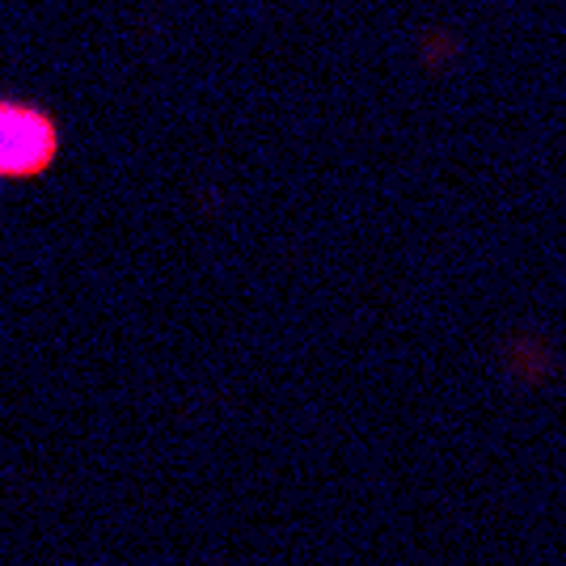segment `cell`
Returning <instances> with one entry per match:
<instances>
[{
    "label": "cell",
    "instance_id": "6da1fadb",
    "mask_svg": "<svg viewBox=\"0 0 566 566\" xmlns=\"http://www.w3.org/2000/svg\"><path fill=\"white\" fill-rule=\"evenodd\" d=\"M55 144L60 132L48 111L0 97V178L39 174L55 157Z\"/></svg>",
    "mask_w": 566,
    "mask_h": 566
}]
</instances>
